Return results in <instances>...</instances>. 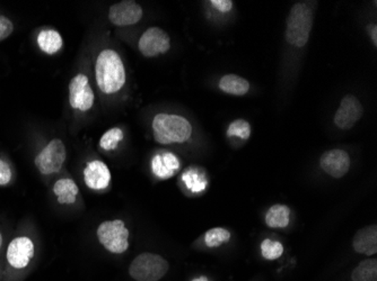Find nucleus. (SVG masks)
Here are the masks:
<instances>
[{
    "instance_id": "obj_1",
    "label": "nucleus",
    "mask_w": 377,
    "mask_h": 281,
    "mask_svg": "<svg viewBox=\"0 0 377 281\" xmlns=\"http://www.w3.org/2000/svg\"><path fill=\"white\" fill-rule=\"evenodd\" d=\"M96 84L104 94H115L126 84V70L120 55L113 50H103L96 59Z\"/></svg>"
},
{
    "instance_id": "obj_2",
    "label": "nucleus",
    "mask_w": 377,
    "mask_h": 281,
    "mask_svg": "<svg viewBox=\"0 0 377 281\" xmlns=\"http://www.w3.org/2000/svg\"><path fill=\"white\" fill-rule=\"evenodd\" d=\"M152 126L154 138L163 145L184 143L192 136V126L188 119L174 114H157Z\"/></svg>"
},
{
    "instance_id": "obj_3",
    "label": "nucleus",
    "mask_w": 377,
    "mask_h": 281,
    "mask_svg": "<svg viewBox=\"0 0 377 281\" xmlns=\"http://www.w3.org/2000/svg\"><path fill=\"white\" fill-rule=\"evenodd\" d=\"M313 26V11L305 4H295L290 9L286 28V41L295 48H303L309 42Z\"/></svg>"
},
{
    "instance_id": "obj_4",
    "label": "nucleus",
    "mask_w": 377,
    "mask_h": 281,
    "mask_svg": "<svg viewBox=\"0 0 377 281\" xmlns=\"http://www.w3.org/2000/svg\"><path fill=\"white\" fill-rule=\"evenodd\" d=\"M169 263L155 253H142L129 267L130 276L137 281H159L166 275Z\"/></svg>"
},
{
    "instance_id": "obj_5",
    "label": "nucleus",
    "mask_w": 377,
    "mask_h": 281,
    "mask_svg": "<svg viewBox=\"0 0 377 281\" xmlns=\"http://www.w3.org/2000/svg\"><path fill=\"white\" fill-rule=\"evenodd\" d=\"M100 243L111 253L121 254L129 248V231L120 219L107 221L97 228Z\"/></svg>"
},
{
    "instance_id": "obj_6",
    "label": "nucleus",
    "mask_w": 377,
    "mask_h": 281,
    "mask_svg": "<svg viewBox=\"0 0 377 281\" xmlns=\"http://www.w3.org/2000/svg\"><path fill=\"white\" fill-rule=\"evenodd\" d=\"M66 146L63 140L53 138L36 158V169L42 175H53L59 172L66 161Z\"/></svg>"
},
{
    "instance_id": "obj_7",
    "label": "nucleus",
    "mask_w": 377,
    "mask_h": 281,
    "mask_svg": "<svg viewBox=\"0 0 377 281\" xmlns=\"http://www.w3.org/2000/svg\"><path fill=\"white\" fill-rule=\"evenodd\" d=\"M94 99L95 96L87 76L80 73L71 79L69 84V103L73 109L80 111H90L93 107Z\"/></svg>"
},
{
    "instance_id": "obj_8",
    "label": "nucleus",
    "mask_w": 377,
    "mask_h": 281,
    "mask_svg": "<svg viewBox=\"0 0 377 281\" xmlns=\"http://www.w3.org/2000/svg\"><path fill=\"white\" fill-rule=\"evenodd\" d=\"M138 49L146 57L164 55L171 49V38L165 31L151 28L144 32L138 43Z\"/></svg>"
},
{
    "instance_id": "obj_9",
    "label": "nucleus",
    "mask_w": 377,
    "mask_h": 281,
    "mask_svg": "<svg viewBox=\"0 0 377 281\" xmlns=\"http://www.w3.org/2000/svg\"><path fill=\"white\" fill-rule=\"evenodd\" d=\"M34 243L28 236H18L7 248V263L16 270H22L30 265L34 257Z\"/></svg>"
},
{
    "instance_id": "obj_10",
    "label": "nucleus",
    "mask_w": 377,
    "mask_h": 281,
    "mask_svg": "<svg viewBox=\"0 0 377 281\" xmlns=\"http://www.w3.org/2000/svg\"><path fill=\"white\" fill-rule=\"evenodd\" d=\"M363 109L355 96H344L334 115V124L340 130H350L363 116Z\"/></svg>"
},
{
    "instance_id": "obj_11",
    "label": "nucleus",
    "mask_w": 377,
    "mask_h": 281,
    "mask_svg": "<svg viewBox=\"0 0 377 281\" xmlns=\"http://www.w3.org/2000/svg\"><path fill=\"white\" fill-rule=\"evenodd\" d=\"M142 17V7L132 0L115 4L109 9L110 22L115 26H130L139 22Z\"/></svg>"
},
{
    "instance_id": "obj_12",
    "label": "nucleus",
    "mask_w": 377,
    "mask_h": 281,
    "mask_svg": "<svg viewBox=\"0 0 377 281\" xmlns=\"http://www.w3.org/2000/svg\"><path fill=\"white\" fill-rule=\"evenodd\" d=\"M321 168L334 178H342L350 168V157L341 149H334L323 153L320 159Z\"/></svg>"
},
{
    "instance_id": "obj_13",
    "label": "nucleus",
    "mask_w": 377,
    "mask_h": 281,
    "mask_svg": "<svg viewBox=\"0 0 377 281\" xmlns=\"http://www.w3.org/2000/svg\"><path fill=\"white\" fill-rule=\"evenodd\" d=\"M84 180L90 189L103 190L107 188L111 182V172L105 163L100 160H94L86 165Z\"/></svg>"
},
{
    "instance_id": "obj_14",
    "label": "nucleus",
    "mask_w": 377,
    "mask_h": 281,
    "mask_svg": "<svg viewBox=\"0 0 377 281\" xmlns=\"http://www.w3.org/2000/svg\"><path fill=\"white\" fill-rule=\"evenodd\" d=\"M180 160L170 152L159 153L152 160V171L157 178L161 180L172 178L176 171L180 169Z\"/></svg>"
},
{
    "instance_id": "obj_15",
    "label": "nucleus",
    "mask_w": 377,
    "mask_h": 281,
    "mask_svg": "<svg viewBox=\"0 0 377 281\" xmlns=\"http://www.w3.org/2000/svg\"><path fill=\"white\" fill-rule=\"evenodd\" d=\"M354 249L359 253L366 254V255H374L377 253V226L369 225V226L361 228L356 233L353 241Z\"/></svg>"
},
{
    "instance_id": "obj_16",
    "label": "nucleus",
    "mask_w": 377,
    "mask_h": 281,
    "mask_svg": "<svg viewBox=\"0 0 377 281\" xmlns=\"http://www.w3.org/2000/svg\"><path fill=\"white\" fill-rule=\"evenodd\" d=\"M219 89L232 96H244L250 90V84L246 79L238 75H226L219 80Z\"/></svg>"
},
{
    "instance_id": "obj_17",
    "label": "nucleus",
    "mask_w": 377,
    "mask_h": 281,
    "mask_svg": "<svg viewBox=\"0 0 377 281\" xmlns=\"http://www.w3.org/2000/svg\"><path fill=\"white\" fill-rule=\"evenodd\" d=\"M78 187L71 179H59L53 186V192L58 197V202L63 205H70L76 202L78 195Z\"/></svg>"
},
{
    "instance_id": "obj_18",
    "label": "nucleus",
    "mask_w": 377,
    "mask_h": 281,
    "mask_svg": "<svg viewBox=\"0 0 377 281\" xmlns=\"http://www.w3.org/2000/svg\"><path fill=\"white\" fill-rule=\"evenodd\" d=\"M38 48L47 55H55L60 51L63 45V40L59 32L55 30H43L38 33Z\"/></svg>"
},
{
    "instance_id": "obj_19",
    "label": "nucleus",
    "mask_w": 377,
    "mask_h": 281,
    "mask_svg": "<svg viewBox=\"0 0 377 281\" xmlns=\"http://www.w3.org/2000/svg\"><path fill=\"white\" fill-rule=\"evenodd\" d=\"M290 209L286 205H274L265 215V223L271 228H285L290 224Z\"/></svg>"
},
{
    "instance_id": "obj_20",
    "label": "nucleus",
    "mask_w": 377,
    "mask_h": 281,
    "mask_svg": "<svg viewBox=\"0 0 377 281\" xmlns=\"http://www.w3.org/2000/svg\"><path fill=\"white\" fill-rule=\"evenodd\" d=\"M354 281H377V260L367 259L359 263L351 273Z\"/></svg>"
},
{
    "instance_id": "obj_21",
    "label": "nucleus",
    "mask_w": 377,
    "mask_h": 281,
    "mask_svg": "<svg viewBox=\"0 0 377 281\" xmlns=\"http://www.w3.org/2000/svg\"><path fill=\"white\" fill-rule=\"evenodd\" d=\"M182 182L192 192H201L207 188L205 176L199 172V169H188L182 176Z\"/></svg>"
},
{
    "instance_id": "obj_22",
    "label": "nucleus",
    "mask_w": 377,
    "mask_h": 281,
    "mask_svg": "<svg viewBox=\"0 0 377 281\" xmlns=\"http://www.w3.org/2000/svg\"><path fill=\"white\" fill-rule=\"evenodd\" d=\"M230 240V233L223 227H213L205 236V243L208 248H217Z\"/></svg>"
},
{
    "instance_id": "obj_23",
    "label": "nucleus",
    "mask_w": 377,
    "mask_h": 281,
    "mask_svg": "<svg viewBox=\"0 0 377 281\" xmlns=\"http://www.w3.org/2000/svg\"><path fill=\"white\" fill-rule=\"evenodd\" d=\"M123 140V132L119 127H115L104 133L100 140V148L104 151H112L118 148L119 143Z\"/></svg>"
},
{
    "instance_id": "obj_24",
    "label": "nucleus",
    "mask_w": 377,
    "mask_h": 281,
    "mask_svg": "<svg viewBox=\"0 0 377 281\" xmlns=\"http://www.w3.org/2000/svg\"><path fill=\"white\" fill-rule=\"evenodd\" d=\"M227 136L228 138H238L240 140H248L251 136V125L244 119H236L228 126Z\"/></svg>"
},
{
    "instance_id": "obj_25",
    "label": "nucleus",
    "mask_w": 377,
    "mask_h": 281,
    "mask_svg": "<svg viewBox=\"0 0 377 281\" xmlns=\"http://www.w3.org/2000/svg\"><path fill=\"white\" fill-rule=\"evenodd\" d=\"M261 253L267 260H277L284 253V246L280 242L265 238L261 243Z\"/></svg>"
},
{
    "instance_id": "obj_26",
    "label": "nucleus",
    "mask_w": 377,
    "mask_h": 281,
    "mask_svg": "<svg viewBox=\"0 0 377 281\" xmlns=\"http://www.w3.org/2000/svg\"><path fill=\"white\" fill-rule=\"evenodd\" d=\"M13 31H14V25L11 23V19L0 15V41H4L6 38H9Z\"/></svg>"
},
{
    "instance_id": "obj_27",
    "label": "nucleus",
    "mask_w": 377,
    "mask_h": 281,
    "mask_svg": "<svg viewBox=\"0 0 377 281\" xmlns=\"http://www.w3.org/2000/svg\"><path fill=\"white\" fill-rule=\"evenodd\" d=\"M11 180V169L9 163L0 159V186H6Z\"/></svg>"
},
{
    "instance_id": "obj_28",
    "label": "nucleus",
    "mask_w": 377,
    "mask_h": 281,
    "mask_svg": "<svg viewBox=\"0 0 377 281\" xmlns=\"http://www.w3.org/2000/svg\"><path fill=\"white\" fill-rule=\"evenodd\" d=\"M211 4L213 7H215L217 11H221L223 14L228 13L233 9L232 0H211Z\"/></svg>"
},
{
    "instance_id": "obj_29",
    "label": "nucleus",
    "mask_w": 377,
    "mask_h": 281,
    "mask_svg": "<svg viewBox=\"0 0 377 281\" xmlns=\"http://www.w3.org/2000/svg\"><path fill=\"white\" fill-rule=\"evenodd\" d=\"M367 32H368L369 38L372 40L374 45H377V25L368 24L367 25Z\"/></svg>"
},
{
    "instance_id": "obj_30",
    "label": "nucleus",
    "mask_w": 377,
    "mask_h": 281,
    "mask_svg": "<svg viewBox=\"0 0 377 281\" xmlns=\"http://www.w3.org/2000/svg\"><path fill=\"white\" fill-rule=\"evenodd\" d=\"M192 281H211L207 277H199V278L193 279Z\"/></svg>"
},
{
    "instance_id": "obj_31",
    "label": "nucleus",
    "mask_w": 377,
    "mask_h": 281,
    "mask_svg": "<svg viewBox=\"0 0 377 281\" xmlns=\"http://www.w3.org/2000/svg\"><path fill=\"white\" fill-rule=\"evenodd\" d=\"M1 246H3V236H1V233H0V250H1Z\"/></svg>"
}]
</instances>
